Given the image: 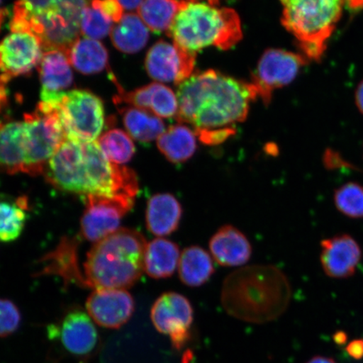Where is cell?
I'll return each mask as SVG.
<instances>
[{
  "mask_svg": "<svg viewBox=\"0 0 363 363\" xmlns=\"http://www.w3.org/2000/svg\"><path fill=\"white\" fill-rule=\"evenodd\" d=\"M189 1L186 0H143L138 9L140 19L153 33L170 29L175 17Z\"/></svg>",
  "mask_w": 363,
  "mask_h": 363,
  "instance_id": "83f0119b",
  "label": "cell"
},
{
  "mask_svg": "<svg viewBox=\"0 0 363 363\" xmlns=\"http://www.w3.org/2000/svg\"><path fill=\"white\" fill-rule=\"evenodd\" d=\"M42 102L53 103L61 98L63 91L74 81L69 57L60 51L44 52L38 65Z\"/></svg>",
  "mask_w": 363,
  "mask_h": 363,
  "instance_id": "d6986e66",
  "label": "cell"
},
{
  "mask_svg": "<svg viewBox=\"0 0 363 363\" xmlns=\"http://www.w3.org/2000/svg\"><path fill=\"white\" fill-rule=\"evenodd\" d=\"M21 315L19 308L9 299L0 298V338L10 337L19 328Z\"/></svg>",
  "mask_w": 363,
  "mask_h": 363,
  "instance_id": "836d02e7",
  "label": "cell"
},
{
  "mask_svg": "<svg viewBox=\"0 0 363 363\" xmlns=\"http://www.w3.org/2000/svg\"><path fill=\"white\" fill-rule=\"evenodd\" d=\"M86 310L99 326L119 329L133 315L135 301L125 289H96L89 295Z\"/></svg>",
  "mask_w": 363,
  "mask_h": 363,
  "instance_id": "9a60e30c",
  "label": "cell"
},
{
  "mask_svg": "<svg viewBox=\"0 0 363 363\" xmlns=\"http://www.w3.org/2000/svg\"><path fill=\"white\" fill-rule=\"evenodd\" d=\"M282 23L303 53L320 60L342 16L344 0H281Z\"/></svg>",
  "mask_w": 363,
  "mask_h": 363,
  "instance_id": "52a82bcc",
  "label": "cell"
},
{
  "mask_svg": "<svg viewBox=\"0 0 363 363\" xmlns=\"http://www.w3.org/2000/svg\"><path fill=\"white\" fill-rule=\"evenodd\" d=\"M169 31L174 43L194 54L211 45L228 50L242 38L237 12L201 2L186 4Z\"/></svg>",
  "mask_w": 363,
  "mask_h": 363,
  "instance_id": "8992f818",
  "label": "cell"
},
{
  "mask_svg": "<svg viewBox=\"0 0 363 363\" xmlns=\"http://www.w3.org/2000/svg\"><path fill=\"white\" fill-rule=\"evenodd\" d=\"M48 104L56 108L66 139L81 143L99 139L104 125V108L96 95L87 90H71L57 101Z\"/></svg>",
  "mask_w": 363,
  "mask_h": 363,
  "instance_id": "9c48e42d",
  "label": "cell"
},
{
  "mask_svg": "<svg viewBox=\"0 0 363 363\" xmlns=\"http://www.w3.org/2000/svg\"><path fill=\"white\" fill-rule=\"evenodd\" d=\"M115 101L116 104H130L159 118L176 116L179 111L177 94L167 86L159 83L148 84L129 93H125L120 89V94Z\"/></svg>",
  "mask_w": 363,
  "mask_h": 363,
  "instance_id": "ac0fdd59",
  "label": "cell"
},
{
  "mask_svg": "<svg viewBox=\"0 0 363 363\" xmlns=\"http://www.w3.org/2000/svg\"><path fill=\"white\" fill-rule=\"evenodd\" d=\"M348 352L354 357H361L363 356V342L362 340H357L349 345L347 347Z\"/></svg>",
  "mask_w": 363,
  "mask_h": 363,
  "instance_id": "8d00e7d4",
  "label": "cell"
},
{
  "mask_svg": "<svg viewBox=\"0 0 363 363\" xmlns=\"http://www.w3.org/2000/svg\"><path fill=\"white\" fill-rule=\"evenodd\" d=\"M86 208L81 219V237L96 243L119 230L122 219L133 208L135 199L125 195L84 196Z\"/></svg>",
  "mask_w": 363,
  "mask_h": 363,
  "instance_id": "30bf717a",
  "label": "cell"
},
{
  "mask_svg": "<svg viewBox=\"0 0 363 363\" xmlns=\"http://www.w3.org/2000/svg\"><path fill=\"white\" fill-rule=\"evenodd\" d=\"M44 176L54 187L83 197L125 195L135 199L139 191L135 172L108 161L97 140H63L50 159Z\"/></svg>",
  "mask_w": 363,
  "mask_h": 363,
  "instance_id": "7a4b0ae2",
  "label": "cell"
},
{
  "mask_svg": "<svg viewBox=\"0 0 363 363\" xmlns=\"http://www.w3.org/2000/svg\"><path fill=\"white\" fill-rule=\"evenodd\" d=\"M98 7L117 24L123 17L124 9L118 0H93Z\"/></svg>",
  "mask_w": 363,
  "mask_h": 363,
  "instance_id": "e575fe53",
  "label": "cell"
},
{
  "mask_svg": "<svg viewBox=\"0 0 363 363\" xmlns=\"http://www.w3.org/2000/svg\"><path fill=\"white\" fill-rule=\"evenodd\" d=\"M25 174L43 175L50 159L65 140L60 118L52 104L40 101L33 113H26Z\"/></svg>",
  "mask_w": 363,
  "mask_h": 363,
  "instance_id": "ba28073f",
  "label": "cell"
},
{
  "mask_svg": "<svg viewBox=\"0 0 363 363\" xmlns=\"http://www.w3.org/2000/svg\"><path fill=\"white\" fill-rule=\"evenodd\" d=\"M196 135L194 130L183 124L172 125L159 136L157 147L163 156L172 163L189 160L197 149Z\"/></svg>",
  "mask_w": 363,
  "mask_h": 363,
  "instance_id": "cb8c5ba5",
  "label": "cell"
},
{
  "mask_svg": "<svg viewBox=\"0 0 363 363\" xmlns=\"http://www.w3.org/2000/svg\"><path fill=\"white\" fill-rule=\"evenodd\" d=\"M183 216L181 203L174 195L162 193L149 199L146 222L150 233L157 237H166L178 229Z\"/></svg>",
  "mask_w": 363,
  "mask_h": 363,
  "instance_id": "44dd1931",
  "label": "cell"
},
{
  "mask_svg": "<svg viewBox=\"0 0 363 363\" xmlns=\"http://www.w3.org/2000/svg\"><path fill=\"white\" fill-rule=\"evenodd\" d=\"M151 319L159 333L169 335L176 350L183 348L191 337L190 328L194 320V310L184 295L175 292L162 294L153 303Z\"/></svg>",
  "mask_w": 363,
  "mask_h": 363,
  "instance_id": "7c38bea8",
  "label": "cell"
},
{
  "mask_svg": "<svg viewBox=\"0 0 363 363\" xmlns=\"http://www.w3.org/2000/svg\"><path fill=\"white\" fill-rule=\"evenodd\" d=\"M57 331L62 346L77 357H86L94 350L98 343V333L91 317L85 312L74 310L63 318Z\"/></svg>",
  "mask_w": 363,
  "mask_h": 363,
  "instance_id": "e0dca14e",
  "label": "cell"
},
{
  "mask_svg": "<svg viewBox=\"0 0 363 363\" xmlns=\"http://www.w3.org/2000/svg\"><path fill=\"white\" fill-rule=\"evenodd\" d=\"M210 251L218 264L240 267L251 259L252 248L242 231L233 225H226L218 230L211 238Z\"/></svg>",
  "mask_w": 363,
  "mask_h": 363,
  "instance_id": "ffe728a7",
  "label": "cell"
},
{
  "mask_svg": "<svg viewBox=\"0 0 363 363\" xmlns=\"http://www.w3.org/2000/svg\"><path fill=\"white\" fill-rule=\"evenodd\" d=\"M43 50L35 35L12 33L0 43V80L9 84L11 79L29 74L40 62Z\"/></svg>",
  "mask_w": 363,
  "mask_h": 363,
  "instance_id": "4fadbf2b",
  "label": "cell"
},
{
  "mask_svg": "<svg viewBox=\"0 0 363 363\" xmlns=\"http://www.w3.org/2000/svg\"><path fill=\"white\" fill-rule=\"evenodd\" d=\"M2 0H0V3H1Z\"/></svg>",
  "mask_w": 363,
  "mask_h": 363,
  "instance_id": "ee69618b",
  "label": "cell"
},
{
  "mask_svg": "<svg viewBox=\"0 0 363 363\" xmlns=\"http://www.w3.org/2000/svg\"><path fill=\"white\" fill-rule=\"evenodd\" d=\"M180 252L178 245L164 238H157L147 245L144 271L152 279L169 278L178 269Z\"/></svg>",
  "mask_w": 363,
  "mask_h": 363,
  "instance_id": "603a6c76",
  "label": "cell"
},
{
  "mask_svg": "<svg viewBox=\"0 0 363 363\" xmlns=\"http://www.w3.org/2000/svg\"><path fill=\"white\" fill-rule=\"evenodd\" d=\"M344 3L352 11L362 10L363 9V0H344Z\"/></svg>",
  "mask_w": 363,
  "mask_h": 363,
  "instance_id": "ab89813d",
  "label": "cell"
},
{
  "mask_svg": "<svg viewBox=\"0 0 363 363\" xmlns=\"http://www.w3.org/2000/svg\"><path fill=\"white\" fill-rule=\"evenodd\" d=\"M361 257L360 246L350 235H337L321 242V265L330 278L346 279L352 276Z\"/></svg>",
  "mask_w": 363,
  "mask_h": 363,
  "instance_id": "2e32d148",
  "label": "cell"
},
{
  "mask_svg": "<svg viewBox=\"0 0 363 363\" xmlns=\"http://www.w3.org/2000/svg\"><path fill=\"white\" fill-rule=\"evenodd\" d=\"M68 57L71 65L83 74H99L108 67L107 50L97 40L79 38Z\"/></svg>",
  "mask_w": 363,
  "mask_h": 363,
  "instance_id": "4316f807",
  "label": "cell"
},
{
  "mask_svg": "<svg viewBox=\"0 0 363 363\" xmlns=\"http://www.w3.org/2000/svg\"><path fill=\"white\" fill-rule=\"evenodd\" d=\"M195 60L196 54L161 40L149 50L146 68L152 79L180 85L194 74Z\"/></svg>",
  "mask_w": 363,
  "mask_h": 363,
  "instance_id": "5bb4252c",
  "label": "cell"
},
{
  "mask_svg": "<svg viewBox=\"0 0 363 363\" xmlns=\"http://www.w3.org/2000/svg\"><path fill=\"white\" fill-rule=\"evenodd\" d=\"M124 10L133 11L138 9L143 0H118Z\"/></svg>",
  "mask_w": 363,
  "mask_h": 363,
  "instance_id": "74e56055",
  "label": "cell"
},
{
  "mask_svg": "<svg viewBox=\"0 0 363 363\" xmlns=\"http://www.w3.org/2000/svg\"><path fill=\"white\" fill-rule=\"evenodd\" d=\"M178 269L182 283L193 288L207 283L215 272L211 254L198 246L184 250L181 253Z\"/></svg>",
  "mask_w": 363,
  "mask_h": 363,
  "instance_id": "d4e9b609",
  "label": "cell"
},
{
  "mask_svg": "<svg viewBox=\"0 0 363 363\" xmlns=\"http://www.w3.org/2000/svg\"><path fill=\"white\" fill-rule=\"evenodd\" d=\"M123 122L130 138L140 143H152L166 130L165 125L160 118L138 108H125Z\"/></svg>",
  "mask_w": 363,
  "mask_h": 363,
  "instance_id": "f1b7e54d",
  "label": "cell"
},
{
  "mask_svg": "<svg viewBox=\"0 0 363 363\" xmlns=\"http://www.w3.org/2000/svg\"><path fill=\"white\" fill-rule=\"evenodd\" d=\"M147 242L138 230L119 229L94 243L84 263V287L126 289L144 272Z\"/></svg>",
  "mask_w": 363,
  "mask_h": 363,
  "instance_id": "277c9868",
  "label": "cell"
},
{
  "mask_svg": "<svg viewBox=\"0 0 363 363\" xmlns=\"http://www.w3.org/2000/svg\"><path fill=\"white\" fill-rule=\"evenodd\" d=\"M112 43L120 52L126 54L138 52L149 39L147 26L136 13H125L111 33Z\"/></svg>",
  "mask_w": 363,
  "mask_h": 363,
  "instance_id": "484cf974",
  "label": "cell"
},
{
  "mask_svg": "<svg viewBox=\"0 0 363 363\" xmlns=\"http://www.w3.org/2000/svg\"><path fill=\"white\" fill-rule=\"evenodd\" d=\"M306 63V58L298 54L281 49L267 50L258 62L251 83L257 98L269 104L274 91L291 83Z\"/></svg>",
  "mask_w": 363,
  "mask_h": 363,
  "instance_id": "8fae6325",
  "label": "cell"
},
{
  "mask_svg": "<svg viewBox=\"0 0 363 363\" xmlns=\"http://www.w3.org/2000/svg\"><path fill=\"white\" fill-rule=\"evenodd\" d=\"M93 0H17L10 22L12 33H26L39 40L44 52L69 56L79 38L82 13Z\"/></svg>",
  "mask_w": 363,
  "mask_h": 363,
  "instance_id": "5b68a950",
  "label": "cell"
},
{
  "mask_svg": "<svg viewBox=\"0 0 363 363\" xmlns=\"http://www.w3.org/2000/svg\"><path fill=\"white\" fill-rule=\"evenodd\" d=\"M24 122L0 119V172L15 174L24 171Z\"/></svg>",
  "mask_w": 363,
  "mask_h": 363,
  "instance_id": "7402d4cb",
  "label": "cell"
},
{
  "mask_svg": "<svg viewBox=\"0 0 363 363\" xmlns=\"http://www.w3.org/2000/svg\"><path fill=\"white\" fill-rule=\"evenodd\" d=\"M291 289L282 271L253 265L235 271L222 286L221 302L231 316L250 323L274 320L288 308Z\"/></svg>",
  "mask_w": 363,
  "mask_h": 363,
  "instance_id": "3957f363",
  "label": "cell"
},
{
  "mask_svg": "<svg viewBox=\"0 0 363 363\" xmlns=\"http://www.w3.org/2000/svg\"><path fill=\"white\" fill-rule=\"evenodd\" d=\"M9 13H10V12H9L7 9H0V30H1L4 22L6 20Z\"/></svg>",
  "mask_w": 363,
  "mask_h": 363,
  "instance_id": "b9f144b4",
  "label": "cell"
},
{
  "mask_svg": "<svg viewBox=\"0 0 363 363\" xmlns=\"http://www.w3.org/2000/svg\"><path fill=\"white\" fill-rule=\"evenodd\" d=\"M177 98V120L191 125L203 143L218 145L235 133V125L246 120L257 94L251 83L208 70L179 85Z\"/></svg>",
  "mask_w": 363,
  "mask_h": 363,
  "instance_id": "6da1fadb",
  "label": "cell"
},
{
  "mask_svg": "<svg viewBox=\"0 0 363 363\" xmlns=\"http://www.w3.org/2000/svg\"><path fill=\"white\" fill-rule=\"evenodd\" d=\"M186 1L196 2L198 1V0H186ZM207 1L208 2V4H211V6H218V4H220V0H207Z\"/></svg>",
  "mask_w": 363,
  "mask_h": 363,
  "instance_id": "7bdbcfd3",
  "label": "cell"
},
{
  "mask_svg": "<svg viewBox=\"0 0 363 363\" xmlns=\"http://www.w3.org/2000/svg\"><path fill=\"white\" fill-rule=\"evenodd\" d=\"M97 142L108 160L113 164L123 166L135 155V147L133 140L124 130H108L99 136Z\"/></svg>",
  "mask_w": 363,
  "mask_h": 363,
  "instance_id": "4dcf8cb0",
  "label": "cell"
},
{
  "mask_svg": "<svg viewBox=\"0 0 363 363\" xmlns=\"http://www.w3.org/2000/svg\"><path fill=\"white\" fill-rule=\"evenodd\" d=\"M94 1L84 9L81 16L80 30L85 38L101 40L111 33L115 26Z\"/></svg>",
  "mask_w": 363,
  "mask_h": 363,
  "instance_id": "1f68e13d",
  "label": "cell"
},
{
  "mask_svg": "<svg viewBox=\"0 0 363 363\" xmlns=\"http://www.w3.org/2000/svg\"><path fill=\"white\" fill-rule=\"evenodd\" d=\"M27 208L26 197H0V242H10L20 237L25 228Z\"/></svg>",
  "mask_w": 363,
  "mask_h": 363,
  "instance_id": "f546056e",
  "label": "cell"
},
{
  "mask_svg": "<svg viewBox=\"0 0 363 363\" xmlns=\"http://www.w3.org/2000/svg\"><path fill=\"white\" fill-rule=\"evenodd\" d=\"M9 103L8 84L0 80V113L7 108Z\"/></svg>",
  "mask_w": 363,
  "mask_h": 363,
  "instance_id": "d590c367",
  "label": "cell"
},
{
  "mask_svg": "<svg viewBox=\"0 0 363 363\" xmlns=\"http://www.w3.org/2000/svg\"><path fill=\"white\" fill-rule=\"evenodd\" d=\"M306 363H337L330 357L317 356L311 358Z\"/></svg>",
  "mask_w": 363,
  "mask_h": 363,
  "instance_id": "60d3db41",
  "label": "cell"
},
{
  "mask_svg": "<svg viewBox=\"0 0 363 363\" xmlns=\"http://www.w3.org/2000/svg\"><path fill=\"white\" fill-rule=\"evenodd\" d=\"M355 101L358 110H359L363 115V80L357 86L355 94Z\"/></svg>",
  "mask_w": 363,
  "mask_h": 363,
  "instance_id": "f35d334b",
  "label": "cell"
},
{
  "mask_svg": "<svg viewBox=\"0 0 363 363\" xmlns=\"http://www.w3.org/2000/svg\"><path fill=\"white\" fill-rule=\"evenodd\" d=\"M335 207L344 216L360 219L363 218V186L350 182L335 190Z\"/></svg>",
  "mask_w": 363,
  "mask_h": 363,
  "instance_id": "d6a6232c",
  "label": "cell"
}]
</instances>
